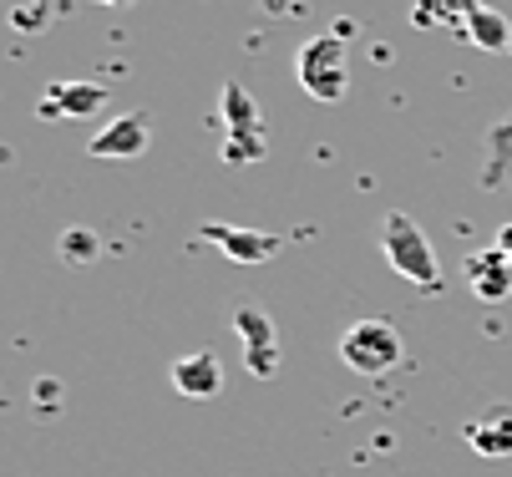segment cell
<instances>
[{
	"instance_id": "cell-6",
	"label": "cell",
	"mask_w": 512,
	"mask_h": 477,
	"mask_svg": "<svg viewBox=\"0 0 512 477\" xmlns=\"http://www.w3.org/2000/svg\"><path fill=\"white\" fill-rule=\"evenodd\" d=\"M234 330L244 335V361H249V371H254V376H274V371H279V335H274V320H269L259 305H239Z\"/></svg>"
},
{
	"instance_id": "cell-2",
	"label": "cell",
	"mask_w": 512,
	"mask_h": 477,
	"mask_svg": "<svg viewBox=\"0 0 512 477\" xmlns=\"http://www.w3.org/2000/svg\"><path fill=\"white\" fill-rule=\"evenodd\" d=\"M295 77H300V87L315 102H340L350 92V51H345V36H310L300 46Z\"/></svg>"
},
{
	"instance_id": "cell-5",
	"label": "cell",
	"mask_w": 512,
	"mask_h": 477,
	"mask_svg": "<svg viewBox=\"0 0 512 477\" xmlns=\"http://www.w3.org/2000/svg\"><path fill=\"white\" fill-rule=\"evenodd\" d=\"M198 234H203L208 244H218L234 264H264V259H274V254L284 249L279 234H269V229H244V224H224V219H208Z\"/></svg>"
},
{
	"instance_id": "cell-12",
	"label": "cell",
	"mask_w": 512,
	"mask_h": 477,
	"mask_svg": "<svg viewBox=\"0 0 512 477\" xmlns=\"http://www.w3.org/2000/svg\"><path fill=\"white\" fill-rule=\"evenodd\" d=\"M467 41H472V46H482V51H502V46L512 41V26H507V16H502V11L477 6V11H472V21H467Z\"/></svg>"
},
{
	"instance_id": "cell-7",
	"label": "cell",
	"mask_w": 512,
	"mask_h": 477,
	"mask_svg": "<svg viewBox=\"0 0 512 477\" xmlns=\"http://www.w3.org/2000/svg\"><path fill=\"white\" fill-rule=\"evenodd\" d=\"M148 143H153L148 112H122V117H112L97 138L87 143V153L92 158H137V153H148Z\"/></svg>"
},
{
	"instance_id": "cell-1",
	"label": "cell",
	"mask_w": 512,
	"mask_h": 477,
	"mask_svg": "<svg viewBox=\"0 0 512 477\" xmlns=\"http://www.w3.org/2000/svg\"><path fill=\"white\" fill-rule=\"evenodd\" d=\"M381 249H386V264L396 269L401 280L421 285V290H436L442 285V269H436V254L421 234V224L411 214H386L381 224Z\"/></svg>"
},
{
	"instance_id": "cell-8",
	"label": "cell",
	"mask_w": 512,
	"mask_h": 477,
	"mask_svg": "<svg viewBox=\"0 0 512 477\" xmlns=\"http://www.w3.org/2000/svg\"><path fill=\"white\" fill-rule=\"evenodd\" d=\"M168 381H173L183 396L208 401V396L224 391V366H218L213 351H188V356H178V361L168 366Z\"/></svg>"
},
{
	"instance_id": "cell-17",
	"label": "cell",
	"mask_w": 512,
	"mask_h": 477,
	"mask_svg": "<svg viewBox=\"0 0 512 477\" xmlns=\"http://www.w3.org/2000/svg\"><path fill=\"white\" fill-rule=\"evenodd\" d=\"M102 6H132V0H102Z\"/></svg>"
},
{
	"instance_id": "cell-16",
	"label": "cell",
	"mask_w": 512,
	"mask_h": 477,
	"mask_svg": "<svg viewBox=\"0 0 512 477\" xmlns=\"http://www.w3.org/2000/svg\"><path fill=\"white\" fill-rule=\"evenodd\" d=\"M497 249H507V259H512V224L502 229V239H497Z\"/></svg>"
},
{
	"instance_id": "cell-3",
	"label": "cell",
	"mask_w": 512,
	"mask_h": 477,
	"mask_svg": "<svg viewBox=\"0 0 512 477\" xmlns=\"http://www.w3.org/2000/svg\"><path fill=\"white\" fill-rule=\"evenodd\" d=\"M401 356H406V346H401V330L391 320H355L340 335V361L355 376H386L401 366Z\"/></svg>"
},
{
	"instance_id": "cell-11",
	"label": "cell",
	"mask_w": 512,
	"mask_h": 477,
	"mask_svg": "<svg viewBox=\"0 0 512 477\" xmlns=\"http://www.w3.org/2000/svg\"><path fill=\"white\" fill-rule=\"evenodd\" d=\"M46 102H56L61 117H92L107 102V87H97V82H51Z\"/></svg>"
},
{
	"instance_id": "cell-4",
	"label": "cell",
	"mask_w": 512,
	"mask_h": 477,
	"mask_svg": "<svg viewBox=\"0 0 512 477\" xmlns=\"http://www.w3.org/2000/svg\"><path fill=\"white\" fill-rule=\"evenodd\" d=\"M224 122H229L224 163H259V158H264V127H259V107H254V97H249L239 82L224 87Z\"/></svg>"
},
{
	"instance_id": "cell-10",
	"label": "cell",
	"mask_w": 512,
	"mask_h": 477,
	"mask_svg": "<svg viewBox=\"0 0 512 477\" xmlns=\"http://www.w3.org/2000/svg\"><path fill=\"white\" fill-rule=\"evenodd\" d=\"M467 442L482 457H512V406H492L487 417H477L467 427Z\"/></svg>"
},
{
	"instance_id": "cell-9",
	"label": "cell",
	"mask_w": 512,
	"mask_h": 477,
	"mask_svg": "<svg viewBox=\"0 0 512 477\" xmlns=\"http://www.w3.org/2000/svg\"><path fill=\"white\" fill-rule=\"evenodd\" d=\"M467 285L482 305H502L512 295V259L507 249H482L467 259Z\"/></svg>"
},
{
	"instance_id": "cell-13",
	"label": "cell",
	"mask_w": 512,
	"mask_h": 477,
	"mask_svg": "<svg viewBox=\"0 0 512 477\" xmlns=\"http://www.w3.org/2000/svg\"><path fill=\"white\" fill-rule=\"evenodd\" d=\"M61 254H66L71 264H82V259L97 254V239H92V234H66V239H61Z\"/></svg>"
},
{
	"instance_id": "cell-14",
	"label": "cell",
	"mask_w": 512,
	"mask_h": 477,
	"mask_svg": "<svg viewBox=\"0 0 512 477\" xmlns=\"http://www.w3.org/2000/svg\"><path fill=\"white\" fill-rule=\"evenodd\" d=\"M16 26L21 31H41L46 26V6H16Z\"/></svg>"
},
{
	"instance_id": "cell-15",
	"label": "cell",
	"mask_w": 512,
	"mask_h": 477,
	"mask_svg": "<svg viewBox=\"0 0 512 477\" xmlns=\"http://www.w3.org/2000/svg\"><path fill=\"white\" fill-rule=\"evenodd\" d=\"M56 406V381H36V406Z\"/></svg>"
}]
</instances>
